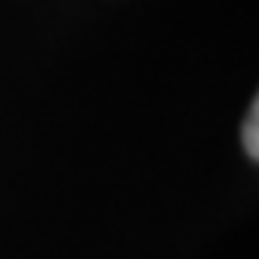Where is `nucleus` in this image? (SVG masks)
Masks as SVG:
<instances>
[{
    "label": "nucleus",
    "instance_id": "1",
    "mask_svg": "<svg viewBox=\"0 0 259 259\" xmlns=\"http://www.w3.org/2000/svg\"><path fill=\"white\" fill-rule=\"evenodd\" d=\"M256 119H259V109H256V103H253L250 119H247V125H244V144H247L250 156H256V153H259V141H256Z\"/></svg>",
    "mask_w": 259,
    "mask_h": 259
}]
</instances>
